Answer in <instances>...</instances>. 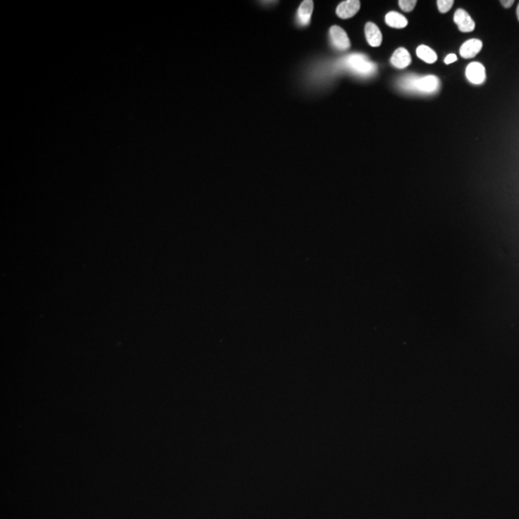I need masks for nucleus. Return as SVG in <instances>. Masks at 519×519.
<instances>
[{
	"label": "nucleus",
	"mask_w": 519,
	"mask_h": 519,
	"mask_svg": "<svg viewBox=\"0 0 519 519\" xmlns=\"http://www.w3.org/2000/svg\"><path fill=\"white\" fill-rule=\"evenodd\" d=\"M406 90H417L423 93H433L439 89V81L435 75H426L423 77L408 76L403 80Z\"/></svg>",
	"instance_id": "obj_1"
},
{
	"label": "nucleus",
	"mask_w": 519,
	"mask_h": 519,
	"mask_svg": "<svg viewBox=\"0 0 519 519\" xmlns=\"http://www.w3.org/2000/svg\"><path fill=\"white\" fill-rule=\"evenodd\" d=\"M343 65L352 72L362 76L371 75L376 70V66L362 54L349 55L343 61Z\"/></svg>",
	"instance_id": "obj_2"
},
{
	"label": "nucleus",
	"mask_w": 519,
	"mask_h": 519,
	"mask_svg": "<svg viewBox=\"0 0 519 519\" xmlns=\"http://www.w3.org/2000/svg\"><path fill=\"white\" fill-rule=\"evenodd\" d=\"M330 38H331L333 45L337 49L344 51V50L348 49L350 45H351L349 38H348L346 32L343 30L340 26L334 25V26L331 27V29H330Z\"/></svg>",
	"instance_id": "obj_3"
},
{
	"label": "nucleus",
	"mask_w": 519,
	"mask_h": 519,
	"mask_svg": "<svg viewBox=\"0 0 519 519\" xmlns=\"http://www.w3.org/2000/svg\"><path fill=\"white\" fill-rule=\"evenodd\" d=\"M468 79L476 85H481L486 81V69L478 62L471 63L466 68Z\"/></svg>",
	"instance_id": "obj_4"
},
{
	"label": "nucleus",
	"mask_w": 519,
	"mask_h": 519,
	"mask_svg": "<svg viewBox=\"0 0 519 519\" xmlns=\"http://www.w3.org/2000/svg\"><path fill=\"white\" fill-rule=\"evenodd\" d=\"M360 8L359 0H347L341 2L337 8V15L342 20H347L355 16Z\"/></svg>",
	"instance_id": "obj_5"
},
{
	"label": "nucleus",
	"mask_w": 519,
	"mask_h": 519,
	"mask_svg": "<svg viewBox=\"0 0 519 519\" xmlns=\"http://www.w3.org/2000/svg\"><path fill=\"white\" fill-rule=\"evenodd\" d=\"M454 21L458 25L459 30L463 33H470L475 29V22L464 10L458 9L455 12Z\"/></svg>",
	"instance_id": "obj_6"
},
{
	"label": "nucleus",
	"mask_w": 519,
	"mask_h": 519,
	"mask_svg": "<svg viewBox=\"0 0 519 519\" xmlns=\"http://www.w3.org/2000/svg\"><path fill=\"white\" fill-rule=\"evenodd\" d=\"M483 46V42L480 40L472 39L466 40L459 49V54L464 59H470L475 57L479 53Z\"/></svg>",
	"instance_id": "obj_7"
},
{
	"label": "nucleus",
	"mask_w": 519,
	"mask_h": 519,
	"mask_svg": "<svg viewBox=\"0 0 519 519\" xmlns=\"http://www.w3.org/2000/svg\"><path fill=\"white\" fill-rule=\"evenodd\" d=\"M314 10V2L312 0H305L301 3L297 11V22L301 26H307L310 21Z\"/></svg>",
	"instance_id": "obj_8"
},
{
	"label": "nucleus",
	"mask_w": 519,
	"mask_h": 519,
	"mask_svg": "<svg viewBox=\"0 0 519 519\" xmlns=\"http://www.w3.org/2000/svg\"><path fill=\"white\" fill-rule=\"evenodd\" d=\"M365 31H366L367 40L371 46L377 47L381 45L383 37H382L381 31L376 24H374L373 22H368L366 24Z\"/></svg>",
	"instance_id": "obj_9"
},
{
	"label": "nucleus",
	"mask_w": 519,
	"mask_h": 519,
	"mask_svg": "<svg viewBox=\"0 0 519 519\" xmlns=\"http://www.w3.org/2000/svg\"><path fill=\"white\" fill-rule=\"evenodd\" d=\"M410 62H411V58H410V55H409L408 50L402 48V47L395 50L390 59V63L392 64V66H394L397 69H401V70L406 69L408 66H409Z\"/></svg>",
	"instance_id": "obj_10"
},
{
	"label": "nucleus",
	"mask_w": 519,
	"mask_h": 519,
	"mask_svg": "<svg viewBox=\"0 0 519 519\" xmlns=\"http://www.w3.org/2000/svg\"><path fill=\"white\" fill-rule=\"evenodd\" d=\"M386 23L392 27V28H397V29H401V28H404L408 25V20L407 19L401 15L397 12H389L387 15H386Z\"/></svg>",
	"instance_id": "obj_11"
},
{
	"label": "nucleus",
	"mask_w": 519,
	"mask_h": 519,
	"mask_svg": "<svg viewBox=\"0 0 519 519\" xmlns=\"http://www.w3.org/2000/svg\"><path fill=\"white\" fill-rule=\"evenodd\" d=\"M417 55L419 56V58L424 61L427 64H434L438 59L436 52L434 50L431 49L429 46L423 45V44L418 47Z\"/></svg>",
	"instance_id": "obj_12"
},
{
	"label": "nucleus",
	"mask_w": 519,
	"mask_h": 519,
	"mask_svg": "<svg viewBox=\"0 0 519 519\" xmlns=\"http://www.w3.org/2000/svg\"><path fill=\"white\" fill-rule=\"evenodd\" d=\"M417 0H400L398 2L399 7L404 12H411L417 5Z\"/></svg>",
	"instance_id": "obj_13"
},
{
	"label": "nucleus",
	"mask_w": 519,
	"mask_h": 519,
	"mask_svg": "<svg viewBox=\"0 0 519 519\" xmlns=\"http://www.w3.org/2000/svg\"><path fill=\"white\" fill-rule=\"evenodd\" d=\"M437 4H438L439 12L444 14V13H447L452 8L454 1L453 0H438Z\"/></svg>",
	"instance_id": "obj_14"
},
{
	"label": "nucleus",
	"mask_w": 519,
	"mask_h": 519,
	"mask_svg": "<svg viewBox=\"0 0 519 519\" xmlns=\"http://www.w3.org/2000/svg\"><path fill=\"white\" fill-rule=\"evenodd\" d=\"M456 61H457V56H456L455 54H449V55H447V56H446V58L444 59V63H445L446 65H450V64H452V63H454V62H456Z\"/></svg>",
	"instance_id": "obj_15"
},
{
	"label": "nucleus",
	"mask_w": 519,
	"mask_h": 519,
	"mask_svg": "<svg viewBox=\"0 0 519 519\" xmlns=\"http://www.w3.org/2000/svg\"><path fill=\"white\" fill-rule=\"evenodd\" d=\"M500 3L502 4V6H503L504 8H509V7H511V6H512V4L514 3V1H513V0H501V1H500Z\"/></svg>",
	"instance_id": "obj_16"
},
{
	"label": "nucleus",
	"mask_w": 519,
	"mask_h": 519,
	"mask_svg": "<svg viewBox=\"0 0 519 519\" xmlns=\"http://www.w3.org/2000/svg\"><path fill=\"white\" fill-rule=\"evenodd\" d=\"M516 15H517V19L519 20V4L518 6H517V9H516Z\"/></svg>",
	"instance_id": "obj_17"
}]
</instances>
